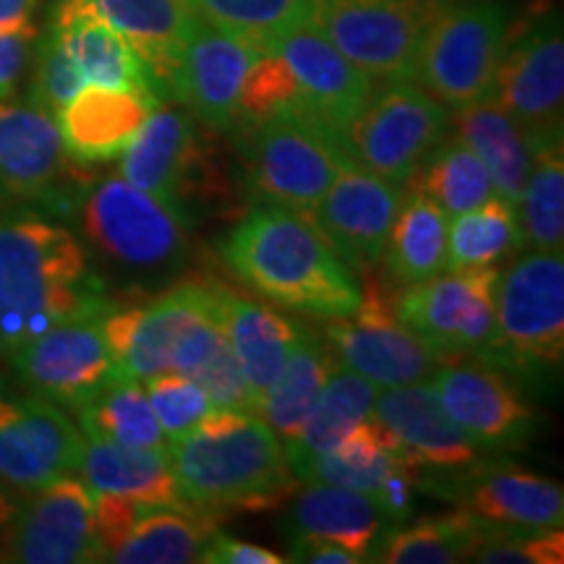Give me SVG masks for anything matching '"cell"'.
Segmentation results:
<instances>
[{
	"label": "cell",
	"instance_id": "6da1fadb",
	"mask_svg": "<svg viewBox=\"0 0 564 564\" xmlns=\"http://www.w3.org/2000/svg\"><path fill=\"white\" fill-rule=\"evenodd\" d=\"M87 249L66 225L0 217V358L68 316L110 306Z\"/></svg>",
	"mask_w": 564,
	"mask_h": 564
},
{
	"label": "cell",
	"instance_id": "7a4b0ae2",
	"mask_svg": "<svg viewBox=\"0 0 564 564\" xmlns=\"http://www.w3.org/2000/svg\"><path fill=\"white\" fill-rule=\"evenodd\" d=\"M220 257L249 291L291 312L335 319L361 301L356 278L322 232L278 204L253 207L225 236Z\"/></svg>",
	"mask_w": 564,
	"mask_h": 564
},
{
	"label": "cell",
	"instance_id": "3957f363",
	"mask_svg": "<svg viewBox=\"0 0 564 564\" xmlns=\"http://www.w3.org/2000/svg\"><path fill=\"white\" fill-rule=\"evenodd\" d=\"M167 453L183 502L215 518L280 510L299 489L280 436L251 411L212 408Z\"/></svg>",
	"mask_w": 564,
	"mask_h": 564
},
{
	"label": "cell",
	"instance_id": "277c9868",
	"mask_svg": "<svg viewBox=\"0 0 564 564\" xmlns=\"http://www.w3.org/2000/svg\"><path fill=\"white\" fill-rule=\"evenodd\" d=\"M243 162L246 192L259 204L308 215L337 173L350 165L345 139L301 108L230 131Z\"/></svg>",
	"mask_w": 564,
	"mask_h": 564
},
{
	"label": "cell",
	"instance_id": "5b68a950",
	"mask_svg": "<svg viewBox=\"0 0 564 564\" xmlns=\"http://www.w3.org/2000/svg\"><path fill=\"white\" fill-rule=\"evenodd\" d=\"M478 361L528 379L552 377L564 361V257L531 251L499 274L494 333Z\"/></svg>",
	"mask_w": 564,
	"mask_h": 564
},
{
	"label": "cell",
	"instance_id": "8992f818",
	"mask_svg": "<svg viewBox=\"0 0 564 564\" xmlns=\"http://www.w3.org/2000/svg\"><path fill=\"white\" fill-rule=\"evenodd\" d=\"M121 178L194 225L202 207L232 199L223 152L188 110H154L121 154Z\"/></svg>",
	"mask_w": 564,
	"mask_h": 564
},
{
	"label": "cell",
	"instance_id": "52a82bcc",
	"mask_svg": "<svg viewBox=\"0 0 564 564\" xmlns=\"http://www.w3.org/2000/svg\"><path fill=\"white\" fill-rule=\"evenodd\" d=\"M82 228L102 259L147 282L175 278L192 251V223L116 175L84 196Z\"/></svg>",
	"mask_w": 564,
	"mask_h": 564
},
{
	"label": "cell",
	"instance_id": "ba28073f",
	"mask_svg": "<svg viewBox=\"0 0 564 564\" xmlns=\"http://www.w3.org/2000/svg\"><path fill=\"white\" fill-rule=\"evenodd\" d=\"M505 0H449L423 34L415 76L444 108H465L491 95L512 30Z\"/></svg>",
	"mask_w": 564,
	"mask_h": 564
},
{
	"label": "cell",
	"instance_id": "9c48e42d",
	"mask_svg": "<svg viewBox=\"0 0 564 564\" xmlns=\"http://www.w3.org/2000/svg\"><path fill=\"white\" fill-rule=\"evenodd\" d=\"M449 110L415 82H387L345 131V150L392 186L405 188L421 162L447 139Z\"/></svg>",
	"mask_w": 564,
	"mask_h": 564
},
{
	"label": "cell",
	"instance_id": "30bf717a",
	"mask_svg": "<svg viewBox=\"0 0 564 564\" xmlns=\"http://www.w3.org/2000/svg\"><path fill=\"white\" fill-rule=\"evenodd\" d=\"M489 97L523 126L533 150L562 139L564 34L554 6H541L512 21Z\"/></svg>",
	"mask_w": 564,
	"mask_h": 564
},
{
	"label": "cell",
	"instance_id": "8fae6325",
	"mask_svg": "<svg viewBox=\"0 0 564 564\" xmlns=\"http://www.w3.org/2000/svg\"><path fill=\"white\" fill-rule=\"evenodd\" d=\"M436 0H316L312 24L373 82H413Z\"/></svg>",
	"mask_w": 564,
	"mask_h": 564
},
{
	"label": "cell",
	"instance_id": "7c38bea8",
	"mask_svg": "<svg viewBox=\"0 0 564 564\" xmlns=\"http://www.w3.org/2000/svg\"><path fill=\"white\" fill-rule=\"evenodd\" d=\"M497 282V267L449 270V274L408 285L392 303L394 316L442 364L481 358L494 333Z\"/></svg>",
	"mask_w": 564,
	"mask_h": 564
},
{
	"label": "cell",
	"instance_id": "4fadbf2b",
	"mask_svg": "<svg viewBox=\"0 0 564 564\" xmlns=\"http://www.w3.org/2000/svg\"><path fill=\"white\" fill-rule=\"evenodd\" d=\"M220 282L188 278L147 303H112L102 335L121 379H150L173 371V352L196 319L215 306Z\"/></svg>",
	"mask_w": 564,
	"mask_h": 564
},
{
	"label": "cell",
	"instance_id": "5bb4252c",
	"mask_svg": "<svg viewBox=\"0 0 564 564\" xmlns=\"http://www.w3.org/2000/svg\"><path fill=\"white\" fill-rule=\"evenodd\" d=\"M108 308L68 316L13 352L9 361L24 390L79 413L118 379L102 335V316Z\"/></svg>",
	"mask_w": 564,
	"mask_h": 564
},
{
	"label": "cell",
	"instance_id": "9a60e30c",
	"mask_svg": "<svg viewBox=\"0 0 564 564\" xmlns=\"http://www.w3.org/2000/svg\"><path fill=\"white\" fill-rule=\"evenodd\" d=\"M329 350L348 371L361 373L377 387H405L429 379L442 364L421 337L394 316L384 282L366 280L356 312L335 316L324 327Z\"/></svg>",
	"mask_w": 564,
	"mask_h": 564
},
{
	"label": "cell",
	"instance_id": "2e32d148",
	"mask_svg": "<svg viewBox=\"0 0 564 564\" xmlns=\"http://www.w3.org/2000/svg\"><path fill=\"white\" fill-rule=\"evenodd\" d=\"M84 434L30 390L0 387V489L26 497L79 468Z\"/></svg>",
	"mask_w": 564,
	"mask_h": 564
},
{
	"label": "cell",
	"instance_id": "e0dca14e",
	"mask_svg": "<svg viewBox=\"0 0 564 564\" xmlns=\"http://www.w3.org/2000/svg\"><path fill=\"white\" fill-rule=\"evenodd\" d=\"M0 560L19 564L100 562L95 531V494L74 476H61L26 494L0 531Z\"/></svg>",
	"mask_w": 564,
	"mask_h": 564
},
{
	"label": "cell",
	"instance_id": "ac0fdd59",
	"mask_svg": "<svg viewBox=\"0 0 564 564\" xmlns=\"http://www.w3.org/2000/svg\"><path fill=\"white\" fill-rule=\"evenodd\" d=\"M432 387L478 449H520L535 432L533 408L497 366L457 358L434 373Z\"/></svg>",
	"mask_w": 564,
	"mask_h": 564
},
{
	"label": "cell",
	"instance_id": "d6986e66",
	"mask_svg": "<svg viewBox=\"0 0 564 564\" xmlns=\"http://www.w3.org/2000/svg\"><path fill=\"white\" fill-rule=\"evenodd\" d=\"M264 51L259 42L196 17L175 66L173 100L186 105L207 129L230 133L246 74Z\"/></svg>",
	"mask_w": 564,
	"mask_h": 564
},
{
	"label": "cell",
	"instance_id": "ffe728a7",
	"mask_svg": "<svg viewBox=\"0 0 564 564\" xmlns=\"http://www.w3.org/2000/svg\"><path fill=\"white\" fill-rule=\"evenodd\" d=\"M400 196L403 188L350 162L303 217L322 232L345 264L358 272H371V267L384 257Z\"/></svg>",
	"mask_w": 564,
	"mask_h": 564
},
{
	"label": "cell",
	"instance_id": "44dd1931",
	"mask_svg": "<svg viewBox=\"0 0 564 564\" xmlns=\"http://www.w3.org/2000/svg\"><path fill=\"white\" fill-rule=\"evenodd\" d=\"M79 178L58 121L32 102L0 100V196L55 204Z\"/></svg>",
	"mask_w": 564,
	"mask_h": 564
},
{
	"label": "cell",
	"instance_id": "7402d4cb",
	"mask_svg": "<svg viewBox=\"0 0 564 564\" xmlns=\"http://www.w3.org/2000/svg\"><path fill=\"white\" fill-rule=\"evenodd\" d=\"M270 51L293 70L301 91V110L345 139L348 126L371 100L377 82L352 66L314 24H301L280 34Z\"/></svg>",
	"mask_w": 564,
	"mask_h": 564
},
{
	"label": "cell",
	"instance_id": "603a6c76",
	"mask_svg": "<svg viewBox=\"0 0 564 564\" xmlns=\"http://www.w3.org/2000/svg\"><path fill=\"white\" fill-rule=\"evenodd\" d=\"M426 470L373 415L358 423L337 447L316 455L295 474L299 484H333L371 494L379 505L405 489L413 474Z\"/></svg>",
	"mask_w": 564,
	"mask_h": 564
},
{
	"label": "cell",
	"instance_id": "cb8c5ba5",
	"mask_svg": "<svg viewBox=\"0 0 564 564\" xmlns=\"http://www.w3.org/2000/svg\"><path fill=\"white\" fill-rule=\"evenodd\" d=\"M465 470L460 481L449 484L457 510L481 520L494 531H544L562 528V486L523 468Z\"/></svg>",
	"mask_w": 564,
	"mask_h": 564
},
{
	"label": "cell",
	"instance_id": "d4e9b609",
	"mask_svg": "<svg viewBox=\"0 0 564 564\" xmlns=\"http://www.w3.org/2000/svg\"><path fill=\"white\" fill-rule=\"evenodd\" d=\"M371 415L434 474H465L481 460V449L449 419L432 384L387 387L373 400Z\"/></svg>",
	"mask_w": 564,
	"mask_h": 564
},
{
	"label": "cell",
	"instance_id": "484cf974",
	"mask_svg": "<svg viewBox=\"0 0 564 564\" xmlns=\"http://www.w3.org/2000/svg\"><path fill=\"white\" fill-rule=\"evenodd\" d=\"M158 108L160 100L152 95L87 84L55 116V121L68 158L76 165H100L121 158Z\"/></svg>",
	"mask_w": 564,
	"mask_h": 564
},
{
	"label": "cell",
	"instance_id": "4316f807",
	"mask_svg": "<svg viewBox=\"0 0 564 564\" xmlns=\"http://www.w3.org/2000/svg\"><path fill=\"white\" fill-rule=\"evenodd\" d=\"M394 520L371 494H361L333 484H306L295 494L288 510V539L314 535L348 549L361 562H373Z\"/></svg>",
	"mask_w": 564,
	"mask_h": 564
},
{
	"label": "cell",
	"instance_id": "83f0119b",
	"mask_svg": "<svg viewBox=\"0 0 564 564\" xmlns=\"http://www.w3.org/2000/svg\"><path fill=\"white\" fill-rule=\"evenodd\" d=\"M133 51L147 61L158 82L160 100H173V76L196 13L188 0H89Z\"/></svg>",
	"mask_w": 564,
	"mask_h": 564
},
{
	"label": "cell",
	"instance_id": "f1b7e54d",
	"mask_svg": "<svg viewBox=\"0 0 564 564\" xmlns=\"http://www.w3.org/2000/svg\"><path fill=\"white\" fill-rule=\"evenodd\" d=\"M79 476L91 491L123 494L141 505H183L167 449L129 444L84 434Z\"/></svg>",
	"mask_w": 564,
	"mask_h": 564
},
{
	"label": "cell",
	"instance_id": "f546056e",
	"mask_svg": "<svg viewBox=\"0 0 564 564\" xmlns=\"http://www.w3.org/2000/svg\"><path fill=\"white\" fill-rule=\"evenodd\" d=\"M449 123L455 126V139L484 162L499 199L518 209L533 160V144L523 126L491 97L457 108Z\"/></svg>",
	"mask_w": 564,
	"mask_h": 564
},
{
	"label": "cell",
	"instance_id": "4dcf8cb0",
	"mask_svg": "<svg viewBox=\"0 0 564 564\" xmlns=\"http://www.w3.org/2000/svg\"><path fill=\"white\" fill-rule=\"evenodd\" d=\"M220 301L230 348L236 352L238 366H241L253 394V403L259 408V400L267 387L274 382L295 337H299V324L285 319L267 303L246 299L228 285H223Z\"/></svg>",
	"mask_w": 564,
	"mask_h": 564
},
{
	"label": "cell",
	"instance_id": "1f68e13d",
	"mask_svg": "<svg viewBox=\"0 0 564 564\" xmlns=\"http://www.w3.org/2000/svg\"><path fill=\"white\" fill-rule=\"evenodd\" d=\"M217 533V518L183 502L147 505L126 539L105 562L116 564H192Z\"/></svg>",
	"mask_w": 564,
	"mask_h": 564
},
{
	"label": "cell",
	"instance_id": "d6a6232c",
	"mask_svg": "<svg viewBox=\"0 0 564 564\" xmlns=\"http://www.w3.org/2000/svg\"><path fill=\"white\" fill-rule=\"evenodd\" d=\"M335 371L337 358L324 337L314 329L299 327V337L274 382L259 400L257 413L264 415V421L270 423L274 434L282 436V442H291L293 436H299L324 384Z\"/></svg>",
	"mask_w": 564,
	"mask_h": 564
},
{
	"label": "cell",
	"instance_id": "836d02e7",
	"mask_svg": "<svg viewBox=\"0 0 564 564\" xmlns=\"http://www.w3.org/2000/svg\"><path fill=\"white\" fill-rule=\"evenodd\" d=\"M387 272L398 285H415L447 270V215L405 183L384 243Z\"/></svg>",
	"mask_w": 564,
	"mask_h": 564
},
{
	"label": "cell",
	"instance_id": "e575fe53",
	"mask_svg": "<svg viewBox=\"0 0 564 564\" xmlns=\"http://www.w3.org/2000/svg\"><path fill=\"white\" fill-rule=\"evenodd\" d=\"M377 394L379 387L361 373L335 371L324 384L319 400H316L314 411L308 413L299 436L282 444L291 474L295 476L316 455L337 447L358 423L369 419Z\"/></svg>",
	"mask_w": 564,
	"mask_h": 564
},
{
	"label": "cell",
	"instance_id": "d590c367",
	"mask_svg": "<svg viewBox=\"0 0 564 564\" xmlns=\"http://www.w3.org/2000/svg\"><path fill=\"white\" fill-rule=\"evenodd\" d=\"M497 533L463 510L444 518H429L413 525H398L387 533L373 562L387 564H453L470 562V554Z\"/></svg>",
	"mask_w": 564,
	"mask_h": 564
},
{
	"label": "cell",
	"instance_id": "8d00e7d4",
	"mask_svg": "<svg viewBox=\"0 0 564 564\" xmlns=\"http://www.w3.org/2000/svg\"><path fill=\"white\" fill-rule=\"evenodd\" d=\"M523 243L533 251H562L564 246V139L533 150L523 196L518 202Z\"/></svg>",
	"mask_w": 564,
	"mask_h": 564
},
{
	"label": "cell",
	"instance_id": "74e56055",
	"mask_svg": "<svg viewBox=\"0 0 564 564\" xmlns=\"http://www.w3.org/2000/svg\"><path fill=\"white\" fill-rule=\"evenodd\" d=\"M408 183L426 194L447 215V220L481 207L494 194L484 162L457 139H444Z\"/></svg>",
	"mask_w": 564,
	"mask_h": 564
},
{
	"label": "cell",
	"instance_id": "f35d334b",
	"mask_svg": "<svg viewBox=\"0 0 564 564\" xmlns=\"http://www.w3.org/2000/svg\"><path fill=\"white\" fill-rule=\"evenodd\" d=\"M523 249L518 209L502 199H486L481 207L453 217L447 228V270L494 267Z\"/></svg>",
	"mask_w": 564,
	"mask_h": 564
},
{
	"label": "cell",
	"instance_id": "ab89813d",
	"mask_svg": "<svg viewBox=\"0 0 564 564\" xmlns=\"http://www.w3.org/2000/svg\"><path fill=\"white\" fill-rule=\"evenodd\" d=\"M84 434L144 449H171L154 419L141 379H112L105 390L79 411Z\"/></svg>",
	"mask_w": 564,
	"mask_h": 564
},
{
	"label": "cell",
	"instance_id": "60d3db41",
	"mask_svg": "<svg viewBox=\"0 0 564 564\" xmlns=\"http://www.w3.org/2000/svg\"><path fill=\"white\" fill-rule=\"evenodd\" d=\"M194 13L225 32L270 47L280 34L312 24L316 0H188Z\"/></svg>",
	"mask_w": 564,
	"mask_h": 564
},
{
	"label": "cell",
	"instance_id": "b9f144b4",
	"mask_svg": "<svg viewBox=\"0 0 564 564\" xmlns=\"http://www.w3.org/2000/svg\"><path fill=\"white\" fill-rule=\"evenodd\" d=\"M291 108H301L299 82H295L288 63L267 47V51L253 61L249 74H246L232 129H236V126L259 123L264 121V118L278 116V112Z\"/></svg>",
	"mask_w": 564,
	"mask_h": 564
},
{
	"label": "cell",
	"instance_id": "7bdbcfd3",
	"mask_svg": "<svg viewBox=\"0 0 564 564\" xmlns=\"http://www.w3.org/2000/svg\"><path fill=\"white\" fill-rule=\"evenodd\" d=\"M34 70L30 82V102L37 105L51 116L66 108L74 95L87 87L82 68L76 66L74 55L63 42V34L47 24L45 34H42L37 47H34Z\"/></svg>",
	"mask_w": 564,
	"mask_h": 564
},
{
	"label": "cell",
	"instance_id": "ee69618b",
	"mask_svg": "<svg viewBox=\"0 0 564 564\" xmlns=\"http://www.w3.org/2000/svg\"><path fill=\"white\" fill-rule=\"evenodd\" d=\"M147 398L167 442H178L212 411L207 392L178 371H162L144 379Z\"/></svg>",
	"mask_w": 564,
	"mask_h": 564
},
{
	"label": "cell",
	"instance_id": "f6af8a7d",
	"mask_svg": "<svg viewBox=\"0 0 564 564\" xmlns=\"http://www.w3.org/2000/svg\"><path fill=\"white\" fill-rule=\"evenodd\" d=\"M470 562L486 564H562V528L544 531H497L470 554Z\"/></svg>",
	"mask_w": 564,
	"mask_h": 564
},
{
	"label": "cell",
	"instance_id": "bcb514c9",
	"mask_svg": "<svg viewBox=\"0 0 564 564\" xmlns=\"http://www.w3.org/2000/svg\"><path fill=\"white\" fill-rule=\"evenodd\" d=\"M204 564H282L288 562V556L274 554L272 549L249 544V541L230 539L217 531L209 539V544L204 546L202 560Z\"/></svg>",
	"mask_w": 564,
	"mask_h": 564
},
{
	"label": "cell",
	"instance_id": "7dc6e473",
	"mask_svg": "<svg viewBox=\"0 0 564 564\" xmlns=\"http://www.w3.org/2000/svg\"><path fill=\"white\" fill-rule=\"evenodd\" d=\"M34 40L37 37H21V34H0V100L17 89V84L30 66Z\"/></svg>",
	"mask_w": 564,
	"mask_h": 564
},
{
	"label": "cell",
	"instance_id": "c3c4849f",
	"mask_svg": "<svg viewBox=\"0 0 564 564\" xmlns=\"http://www.w3.org/2000/svg\"><path fill=\"white\" fill-rule=\"evenodd\" d=\"M288 562H308V564H361L356 554L348 549L333 544V541L314 539V535H293L291 556Z\"/></svg>",
	"mask_w": 564,
	"mask_h": 564
},
{
	"label": "cell",
	"instance_id": "681fc988",
	"mask_svg": "<svg viewBox=\"0 0 564 564\" xmlns=\"http://www.w3.org/2000/svg\"><path fill=\"white\" fill-rule=\"evenodd\" d=\"M42 0H0V34L37 37Z\"/></svg>",
	"mask_w": 564,
	"mask_h": 564
},
{
	"label": "cell",
	"instance_id": "f907efd6",
	"mask_svg": "<svg viewBox=\"0 0 564 564\" xmlns=\"http://www.w3.org/2000/svg\"><path fill=\"white\" fill-rule=\"evenodd\" d=\"M17 510H19L17 494L0 489V531H3V528L11 523L13 514H17Z\"/></svg>",
	"mask_w": 564,
	"mask_h": 564
},
{
	"label": "cell",
	"instance_id": "816d5d0a",
	"mask_svg": "<svg viewBox=\"0 0 564 564\" xmlns=\"http://www.w3.org/2000/svg\"><path fill=\"white\" fill-rule=\"evenodd\" d=\"M436 3H449V0H436Z\"/></svg>",
	"mask_w": 564,
	"mask_h": 564
}]
</instances>
